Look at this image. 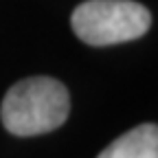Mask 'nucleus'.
I'll return each instance as SVG.
<instances>
[{"label": "nucleus", "mask_w": 158, "mask_h": 158, "mask_svg": "<svg viewBox=\"0 0 158 158\" xmlns=\"http://www.w3.org/2000/svg\"><path fill=\"white\" fill-rule=\"evenodd\" d=\"M70 112V94L53 77H29L9 88L2 99V125L15 136H37L62 127Z\"/></svg>", "instance_id": "f257e3e1"}, {"label": "nucleus", "mask_w": 158, "mask_h": 158, "mask_svg": "<svg viewBox=\"0 0 158 158\" xmlns=\"http://www.w3.org/2000/svg\"><path fill=\"white\" fill-rule=\"evenodd\" d=\"M70 24L81 42L110 46L145 35L152 27V13L134 0H86L73 11Z\"/></svg>", "instance_id": "f03ea898"}, {"label": "nucleus", "mask_w": 158, "mask_h": 158, "mask_svg": "<svg viewBox=\"0 0 158 158\" xmlns=\"http://www.w3.org/2000/svg\"><path fill=\"white\" fill-rule=\"evenodd\" d=\"M97 158H158V125L143 123L112 141Z\"/></svg>", "instance_id": "7ed1b4c3"}]
</instances>
